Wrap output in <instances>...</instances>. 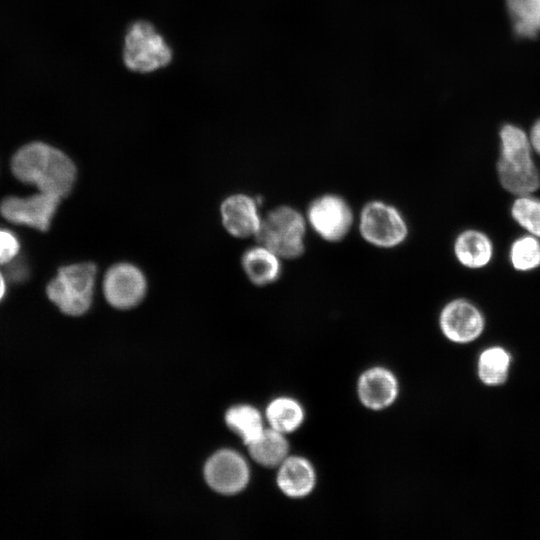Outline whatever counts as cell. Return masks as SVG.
I'll return each instance as SVG.
<instances>
[{
    "mask_svg": "<svg viewBox=\"0 0 540 540\" xmlns=\"http://www.w3.org/2000/svg\"><path fill=\"white\" fill-rule=\"evenodd\" d=\"M11 169L21 182L60 198L70 193L76 180L73 161L61 150L42 142L21 147L12 158Z\"/></svg>",
    "mask_w": 540,
    "mask_h": 540,
    "instance_id": "1",
    "label": "cell"
},
{
    "mask_svg": "<svg viewBox=\"0 0 540 540\" xmlns=\"http://www.w3.org/2000/svg\"><path fill=\"white\" fill-rule=\"evenodd\" d=\"M96 275L92 262L61 267L46 287L47 296L64 314L80 316L92 304Z\"/></svg>",
    "mask_w": 540,
    "mask_h": 540,
    "instance_id": "2",
    "label": "cell"
},
{
    "mask_svg": "<svg viewBox=\"0 0 540 540\" xmlns=\"http://www.w3.org/2000/svg\"><path fill=\"white\" fill-rule=\"evenodd\" d=\"M306 220L295 208L278 206L262 219L259 243L281 259H296L305 250Z\"/></svg>",
    "mask_w": 540,
    "mask_h": 540,
    "instance_id": "3",
    "label": "cell"
},
{
    "mask_svg": "<svg viewBox=\"0 0 540 540\" xmlns=\"http://www.w3.org/2000/svg\"><path fill=\"white\" fill-rule=\"evenodd\" d=\"M358 227L362 238L378 248L397 247L408 237V225L402 213L381 200H372L363 206Z\"/></svg>",
    "mask_w": 540,
    "mask_h": 540,
    "instance_id": "4",
    "label": "cell"
},
{
    "mask_svg": "<svg viewBox=\"0 0 540 540\" xmlns=\"http://www.w3.org/2000/svg\"><path fill=\"white\" fill-rule=\"evenodd\" d=\"M124 63L132 71L147 73L168 65L172 53L155 28L146 21L133 23L125 36Z\"/></svg>",
    "mask_w": 540,
    "mask_h": 540,
    "instance_id": "5",
    "label": "cell"
},
{
    "mask_svg": "<svg viewBox=\"0 0 540 540\" xmlns=\"http://www.w3.org/2000/svg\"><path fill=\"white\" fill-rule=\"evenodd\" d=\"M307 220L314 232L327 242H339L350 231L354 216L348 202L336 194H323L312 200Z\"/></svg>",
    "mask_w": 540,
    "mask_h": 540,
    "instance_id": "6",
    "label": "cell"
},
{
    "mask_svg": "<svg viewBox=\"0 0 540 540\" xmlns=\"http://www.w3.org/2000/svg\"><path fill=\"white\" fill-rule=\"evenodd\" d=\"M60 199L41 191L28 197L11 196L1 202L0 212L11 223L46 231L51 226Z\"/></svg>",
    "mask_w": 540,
    "mask_h": 540,
    "instance_id": "7",
    "label": "cell"
},
{
    "mask_svg": "<svg viewBox=\"0 0 540 540\" xmlns=\"http://www.w3.org/2000/svg\"><path fill=\"white\" fill-rule=\"evenodd\" d=\"M146 292V277L134 264L127 262L114 264L104 275L103 293L107 302L115 308L135 307Z\"/></svg>",
    "mask_w": 540,
    "mask_h": 540,
    "instance_id": "8",
    "label": "cell"
},
{
    "mask_svg": "<svg viewBox=\"0 0 540 540\" xmlns=\"http://www.w3.org/2000/svg\"><path fill=\"white\" fill-rule=\"evenodd\" d=\"M443 335L455 343H468L477 339L485 328V318L480 308L466 298L447 302L439 314Z\"/></svg>",
    "mask_w": 540,
    "mask_h": 540,
    "instance_id": "9",
    "label": "cell"
},
{
    "mask_svg": "<svg viewBox=\"0 0 540 540\" xmlns=\"http://www.w3.org/2000/svg\"><path fill=\"white\" fill-rule=\"evenodd\" d=\"M205 478L215 491L227 495L236 494L248 484L249 467L237 452L222 450L206 463Z\"/></svg>",
    "mask_w": 540,
    "mask_h": 540,
    "instance_id": "10",
    "label": "cell"
},
{
    "mask_svg": "<svg viewBox=\"0 0 540 540\" xmlns=\"http://www.w3.org/2000/svg\"><path fill=\"white\" fill-rule=\"evenodd\" d=\"M356 387L361 404L373 411L390 407L399 394L397 377L391 370L382 366H374L363 371Z\"/></svg>",
    "mask_w": 540,
    "mask_h": 540,
    "instance_id": "11",
    "label": "cell"
},
{
    "mask_svg": "<svg viewBox=\"0 0 540 540\" xmlns=\"http://www.w3.org/2000/svg\"><path fill=\"white\" fill-rule=\"evenodd\" d=\"M258 205V201L246 194L227 197L220 208L225 229L239 238L256 236L262 223Z\"/></svg>",
    "mask_w": 540,
    "mask_h": 540,
    "instance_id": "12",
    "label": "cell"
},
{
    "mask_svg": "<svg viewBox=\"0 0 540 540\" xmlns=\"http://www.w3.org/2000/svg\"><path fill=\"white\" fill-rule=\"evenodd\" d=\"M453 254L462 267L480 270L488 267L493 261L495 247L486 232L477 228H467L456 235L453 241Z\"/></svg>",
    "mask_w": 540,
    "mask_h": 540,
    "instance_id": "13",
    "label": "cell"
},
{
    "mask_svg": "<svg viewBox=\"0 0 540 540\" xmlns=\"http://www.w3.org/2000/svg\"><path fill=\"white\" fill-rule=\"evenodd\" d=\"M316 479L314 466L302 456L289 455L277 467V486L291 499L307 497L314 490Z\"/></svg>",
    "mask_w": 540,
    "mask_h": 540,
    "instance_id": "14",
    "label": "cell"
},
{
    "mask_svg": "<svg viewBox=\"0 0 540 540\" xmlns=\"http://www.w3.org/2000/svg\"><path fill=\"white\" fill-rule=\"evenodd\" d=\"M496 175L501 187L514 197L535 194L540 188V170L534 160L510 163L498 159Z\"/></svg>",
    "mask_w": 540,
    "mask_h": 540,
    "instance_id": "15",
    "label": "cell"
},
{
    "mask_svg": "<svg viewBox=\"0 0 540 540\" xmlns=\"http://www.w3.org/2000/svg\"><path fill=\"white\" fill-rule=\"evenodd\" d=\"M241 263L248 279L257 286L276 282L282 273L281 258L263 245L247 249Z\"/></svg>",
    "mask_w": 540,
    "mask_h": 540,
    "instance_id": "16",
    "label": "cell"
},
{
    "mask_svg": "<svg viewBox=\"0 0 540 540\" xmlns=\"http://www.w3.org/2000/svg\"><path fill=\"white\" fill-rule=\"evenodd\" d=\"M286 436L270 427H265L262 433L247 445L250 456L264 467L277 468L290 455Z\"/></svg>",
    "mask_w": 540,
    "mask_h": 540,
    "instance_id": "17",
    "label": "cell"
},
{
    "mask_svg": "<svg viewBox=\"0 0 540 540\" xmlns=\"http://www.w3.org/2000/svg\"><path fill=\"white\" fill-rule=\"evenodd\" d=\"M265 415L269 427L285 435L298 430L305 419L302 405L288 396L272 400L266 408Z\"/></svg>",
    "mask_w": 540,
    "mask_h": 540,
    "instance_id": "18",
    "label": "cell"
},
{
    "mask_svg": "<svg viewBox=\"0 0 540 540\" xmlns=\"http://www.w3.org/2000/svg\"><path fill=\"white\" fill-rule=\"evenodd\" d=\"M500 160L510 163H524L533 161V149L529 134L521 127L506 123L499 131Z\"/></svg>",
    "mask_w": 540,
    "mask_h": 540,
    "instance_id": "19",
    "label": "cell"
},
{
    "mask_svg": "<svg viewBox=\"0 0 540 540\" xmlns=\"http://www.w3.org/2000/svg\"><path fill=\"white\" fill-rule=\"evenodd\" d=\"M517 36L533 38L540 32V0H506Z\"/></svg>",
    "mask_w": 540,
    "mask_h": 540,
    "instance_id": "20",
    "label": "cell"
},
{
    "mask_svg": "<svg viewBox=\"0 0 540 540\" xmlns=\"http://www.w3.org/2000/svg\"><path fill=\"white\" fill-rule=\"evenodd\" d=\"M508 260L519 273H529L540 268V238L523 233L510 244Z\"/></svg>",
    "mask_w": 540,
    "mask_h": 540,
    "instance_id": "21",
    "label": "cell"
},
{
    "mask_svg": "<svg viewBox=\"0 0 540 540\" xmlns=\"http://www.w3.org/2000/svg\"><path fill=\"white\" fill-rule=\"evenodd\" d=\"M227 425L248 445L265 429L260 412L250 405H238L229 409L225 417Z\"/></svg>",
    "mask_w": 540,
    "mask_h": 540,
    "instance_id": "22",
    "label": "cell"
},
{
    "mask_svg": "<svg viewBox=\"0 0 540 540\" xmlns=\"http://www.w3.org/2000/svg\"><path fill=\"white\" fill-rule=\"evenodd\" d=\"M509 366V353L502 347H490L479 357L478 375L486 385H500L508 377Z\"/></svg>",
    "mask_w": 540,
    "mask_h": 540,
    "instance_id": "23",
    "label": "cell"
},
{
    "mask_svg": "<svg viewBox=\"0 0 540 540\" xmlns=\"http://www.w3.org/2000/svg\"><path fill=\"white\" fill-rule=\"evenodd\" d=\"M509 212L524 233L540 238V197L535 194L514 197Z\"/></svg>",
    "mask_w": 540,
    "mask_h": 540,
    "instance_id": "24",
    "label": "cell"
},
{
    "mask_svg": "<svg viewBox=\"0 0 540 540\" xmlns=\"http://www.w3.org/2000/svg\"><path fill=\"white\" fill-rule=\"evenodd\" d=\"M20 242L10 230L0 228V265L10 263L19 253Z\"/></svg>",
    "mask_w": 540,
    "mask_h": 540,
    "instance_id": "25",
    "label": "cell"
},
{
    "mask_svg": "<svg viewBox=\"0 0 540 540\" xmlns=\"http://www.w3.org/2000/svg\"><path fill=\"white\" fill-rule=\"evenodd\" d=\"M529 138L533 152L540 155V119L534 122L531 127Z\"/></svg>",
    "mask_w": 540,
    "mask_h": 540,
    "instance_id": "26",
    "label": "cell"
},
{
    "mask_svg": "<svg viewBox=\"0 0 540 540\" xmlns=\"http://www.w3.org/2000/svg\"><path fill=\"white\" fill-rule=\"evenodd\" d=\"M5 293H6V282H5L4 276L0 272V301L4 298Z\"/></svg>",
    "mask_w": 540,
    "mask_h": 540,
    "instance_id": "27",
    "label": "cell"
},
{
    "mask_svg": "<svg viewBox=\"0 0 540 540\" xmlns=\"http://www.w3.org/2000/svg\"><path fill=\"white\" fill-rule=\"evenodd\" d=\"M539 170H540V167H539Z\"/></svg>",
    "mask_w": 540,
    "mask_h": 540,
    "instance_id": "28",
    "label": "cell"
}]
</instances>
